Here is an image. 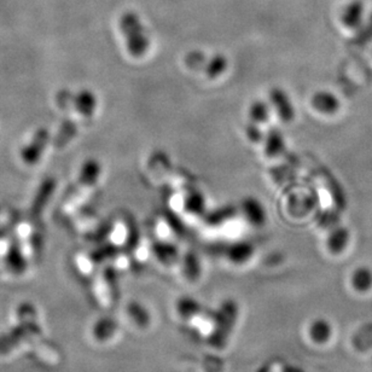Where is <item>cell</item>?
Instances as JSON below:
<instances>
[{
  "mask_svg": "<svg viewBox=\"0 0 372 372\" xmlns=\"http://www.w3.org/2000/svg\"><path fill=\"white\" fill-rule=\"evenodd\" d=\"M120 29L125 39L126 50L131 57L142 59L148 54L150 39L138 15L133 11H127L122 15Z\"/></svg>",
  "mask_w": 372,
  "mask_h": 372,
  "instance_id": "cell-1",
  "label": "cell"
},
{
  "mask_svg": "<svg viewBox=\"0 0 372 372\" xmlns=\"http://www.w3.org/2000/svg\"><path fill=\"white\" fill-rule=\"evenodd\" d=\"M269 102L274 107V112L278 115L279 120L285 124H289L295 117V109L292 105V101L285 91L278 87H274L269 91Z\"/></svg>",
  "mask_w": 372,
  "mask_h": 372,
  "instance_id": "cell-2",
  "label": "cell"
},
{
  "mask_svg": "<svg viewBox=\"0 0 372 372\" xmlns=\"http://www.w3.org/2000/svg\"><path fill=\"white\" fill-rule=\"evenodd\" d=\"M365 21V4L363 0H352L345 5L341 13V23L343 27L350 31H357Z\"/></svg>",
  "mask_w": 372,
  "mask_h": 372,
  "instance_id": "cell-3",
  "label": "cell"
},
{
  "mask_svg": "<svg viewBox=\"0 0 372 372\" xmlns=\"http://www.w3.org/2000/svg\"><path fill=\"white\" fill-rule=\"evenodd\" d=\"M311 105L315 112L323 115H334L341 108L340 99L337 98L336 94L327 90L315 92L311 98Z\"/></svg>",
  "mask_w": 372,
  "mask_h": 372,
  "instance_id": "cell-4",
  "label": "cell"
},
{
  "mask_svg": "<svg viewBox=\"0 0 372 372\" xmlns=\"http://www.w3.org/2000/svg\"><path fill=\"white\" fill-rule=\"evenodd\" d=\"M265 155L269 158L281 156L285 151V140L278 131H269V135L264 138Z\"/></svg>",
  "mask_w": 372,
  "mask_h": 372,
  "instance_id": "cell-5",
  "label": "cell"
},
{
  "mask_svg": "<svg viewBox=\"0 0 372 372\" xmlns=\"http://www.w3.org/2000/svg\"><path fill=\"white\" fill-rule=\"evenodd\" d=\"M350 242V232L343 226H335L327 236V246L334 254L345 251Z\"/></svg>",
  "mask_w": 372,
  "mask_h": 372,
  "instance_id": "cell-6",
  "label": "cell"
},
{
  "mask_svg": "<svg viewBox=\"0 0 372 372\" xmlns=\"http://www.w3.org/2000/svg\"><path fill=\"white\" fill-rule=\"evenodd\" d=\"M242 211L251 225H262V223H265L266 211L264 206L256 198H246L242 202Z\"/></svg>",
  "mask_w": 372,
  "mask_h": 372,
  "instance_id": "cell-7",
  "label": "cell"
},
{
  "mask_svg": "<svg viewBox=\"0 0 372 372\" xmlns=\"http://www.w3.org/2000/svg\"><path fill=\"white\" fill-rule=\"evenodd\" d=\"M248 114H249L251 122L262 127V126L266 125L269 121L271 112H269V104L258 101V102L251 104Z\"/></svg>",
  "mask_w": 372,
  "mask_h": 372,
  "instance_id": "cell-8",
  "label": "cell"
},
{
  "mask_svg": "<svg viewBox=\"0 0 372 372\" xmlns=\"http://www.w3.org/2000/svg\"><path fill=\"white\" fill-rule=\"evenodd\" d=\"M228 69V59L223 54H216L208 59L203 70L209 79H216L221 77Z\"/></svg>",
  "mask_w": 372,
  "mask_h": 372,
  "instance_id": "cell-9",
  "label": "cell"
},
{
  "mask_svg": "<svg viewBox=\"0 0 372 372\" xmlns=\"http://www.w3.org/2000/svg\"><path fill=\"white\" fill-rule=\"evenodd\" d=\"M372 40V14L368 21H364L363 24L355 31L353 44L358 46L366 45Z\"/></svg>",
  "mask_w": 372,
  "mask_h": 372,
  "instance_id": "cell-10",
  "label": "cell"
},
{
  "mask_svg": "<svg viewBox=\"0 0 372 372\" xmlns=\"http://www.w3.org/2000/svg\"><path fill=\"white\" fill-rule=\"evenodd\" d=\"M353 285L359 290H366L372 285V272L366 267L355 269L353 274Z\"/></svg>",
  "mask_w": 372,
  "mask_h": 372,
  "instance_id": "cell-11",
  "label": "cell"
},
{
  "mask_svg": "<svg viewBox=\"0 0 372 372\" xmlns=\"http://www.w3.org/2000/svg\"><path fill=\"white\" fill-rule=\"evenodd\" d=\"M186 66L190 69H195V70H201L206 66L207 57L202 54L201 51H193L186 56Z\"/></svg>",
  "mask_w": 372,
  "mask_h": 372,
  "instance_id": "cell-12",
  "label": "cell"
},
{
  "mask_svg": "<svg viewBox=\"0 0 372 372\" xmlns=\"http://www.w3.org/2000/svg\"><path fill=\"white\" fill-rule=\"evenodd\" d=\"M246 135H247V138L251 140V143L264 142V133L261 131L260 126L255 125L253 122L248 124L247 128H246Z\"/></svg>",
  "mask_w": 372,
  "mask_h": 372,
  "instance_id": "cell-13",
  "label": "cell"
}]
</instances>
